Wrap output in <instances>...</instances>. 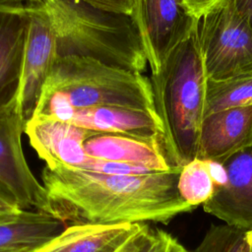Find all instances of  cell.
Listing matches in <instances>:
<instances>
[{
	"label": "cell",
	"mask_w": 252,
	"mask_h": 252,
	"mask_svg": "<svg viewBox=\"0 0 252 252\" xmlns=\"http://www.w3.org/2000/svg\"><path fill=\"white\" fill-rule=\"evenodd\" d=\"M181 168L118 175L45 165L41 180L48 214L71 224L167 223L194 209L178 192Z\"/></svg>",
	"instance_id": "1"
},
{
	"label": "cell",
	"mask_w": 252,
	"mask_h": 252,
	"mask_svg": "<svg viewBox=\"0 0 252 252\" xmlns=\"http://www.w3.org/2000/svg\"><path fill=\"white\" fill-rule=\"evenodd\" d=\"M48 14L57 57L79 56L143 73L147 56L132 16L94 8L81 0H39Z\"/></svg>",
	"instance_id": "2"
},
{
	"label": "cell",
	"mask_w": 252,
	"mask_h": 252,
	"mask_svg": "<svg viewBox=\"0 0 252 252\" xmlns=\"http://www.w3.org/2000/svg\"><path fill=\"white\" fill-rule=\"evenodd\" d=\"M198 34L199 25L151 77L167 151L181 167L197 158L204 118L207 75Z\"/></svg>",
	"instance_id": "3"
},
{
	"label": "cell",
	"mask_w": 252,
	"mask_h": 252,
	"mask_svg": "<svg viewBox=\"0 0 252 252\" xmlns=\"http://www.w3.org/2000/svg\"><path fill=\"white\" fill-rule=\"evenodd\" d=\"M43 88L63 94L76 110L119 106L157 112L151 80L86 57H57Z\"/></svg>",
	"instance_id": "4"
},
{
	"label": "cell",
	"mask_w": 252,
	"mask_h": 252,
	"mask_svg": "<svg viewBox=\"0 0 252 252\" xmlns=\"http://www.w3.org/2000/svg\"><path fill=\"white\" fill-rule=\"evenodd\" d=\"M198 36L207 78L252 76V29L233 0H221L200 20Z\"/></svg>",
	"instance_id": "5"
},
{
	"label": "cell",
	"mask_w": 252,
	"mask_h": 252,
	"mask_svg": "<svg viewBox=\"0 0 252 252\" xmlns=\"http://www.w3.org/2000/svg\"><path fill=\"white\" fill-rule=\"evenodd\" d=\"M132 18L139 31L152 74L199 25L178 0H135Z\"/></svg>",
	"instance_id": "6"
},
{
	"label": "cell",
	"mask_w": 252,
	"mask_h": 252,
	"mask_svg": "<svg viewBox=\"0 0 252 252\" xmlns=\"http://www.w3.org/2000/svg\"><path fill=\"white\" fill-rule=\"evenodd\" d=\"M24 125L18 105L0 117V195L22 210L48 214L45 189L35 178L24 155Z\"/></svg>",
	"instance_id": "7"
},
{
	"label": "cell",
	"mask_w": 252,
	"mask_h": 252,
	"mask_svg": "<svg viewBox=\"0 0 252 252\" xmlns=\"http://www.w3.org/2000/svg\"><path fill=\"white\" fill-rule=\"evenodd\" d=\"M31 7V26L18 103L24 124L33 117L57 58L56 36L48 14L38 3H32Z\"/></svg>",
	"instance_id": "8"
},
{
	"label": "cell",
	"mask_w": 252,
	"mask_h": 252,
	"mask_svg": "<svg viewBox=\"0 0 252 252\" xmlns=\"http://www.w3.org/2000/svg\"><path fill=\"white\" fill-rule=\"evenodd\" d=\"M224 179L214 187L203 204L204 211L225 224L252 230V145L242 148L222 161Z\"/></svg>",
	"instance_id": "9"
},
{
	"label": "cell",
	"mask_w": 252,
	"mask_h": 252,
	"mask_svg": "<svg viewBox=\"0 0 252 252\" xmlns=\"http://www.w3.org/2000/svg\"><path fill=\"white\" fill-rule=\"evenodd\" d=\"M32 7L0 2V117L19 103Z\"/></svg>",
	"instance_id": "10"
},
{
	"label": "cell",
	"mask_w": 252,
	"mask_h": 252,
	"mask_svg": "<svg viewBox=\"0 0 252 252\" xmlns=\"http://www.w3.org/2000/svg\"><path fill=\"white\" fill-rule=\"evenodd\" d=\"M24 133L46 166L82 168L90 158L84 143L95 132L71 123L32 117L25 124Z\"/></svg>",
	"instance_id": "11"
},
{
	"label": "cell",
	"mask_w": 252,
	"mask_h": 252,
	"mask_svg": "<svg viewBox=\"0 0 252 252\" xmlns=\"http://www.w3.org/2000/svg\"><path fill=\"white\" fill-rule=\"evenodd\" d=\"M252 145V104L212 113L203 118L197 158L220 162Z\"/></svg>",
	"instance_id": "12"
},
{
	"label": "cell",
	"mask_w": 252,
	"mask_h": 252,
	"mask_svg": "<svg viewBox=\"0 0 252 252\" xmlns=\"http://www.w3.org/2000/svg\"><path fill=\"white\" fill-rule=\"evenodd\" d=\"M84 148L90 158L131 163L157 172L181 168L161 143L127 135L95 132L85 141Z\"/></svg>",
	"instance_id": "13"
},
{
	"label": "cell",
	"mask_w": 252,
	"mask_h": 252,
	"mask_svg": "<svg viewBox=\"0 0 252 252\" xmlns=\"http://www.w3.org/2000/svg\"><path fill=\"white\" fill-rule=\"evenodd\" d=\"M71 124L94 132L121 134L158 142L166 148L162 123L155 111L119 106L83 108L76 110Z\"/></svg>",
	"instance_id": "14"
},
{
	"label": "cell",
	"mask_w": 252,
	"mask_h": 252,
	"mask_svg": "<svg viewBox=\"0 0 252 252\" xmlns=\"http://www.w3.org/2000/svg\"><path fill=\"white\" fill-rule=\"evenodd\" d=\"M144 224H70L47 242L42 252H112Z\"/></svg>",
	"instance_id": "15"
},
{
	"label": "cell",
	"mask_w": 252,
	"mask_h": 252,
	"mask_svg": "<svg viewBox=\"0 0 252 252\" xmlns=\"http://www.w3.org/2000/svg\"><path fill=\"white\" fill-rule=\"evenodd\" d=\"M66 225L40 211L23 210L15 218L0 220V252L39 247L57 237Z\"/></svg>",
	"instance_id": "16"
},
{
	"label": "cell",
	"mask_w": 252,
	"mask_h": 252,
	"mask_svg": "<svg viewBox=\"0 0 252 252\" xmlns=\"http://www.w3.org/2000/svg\"><path fill=\"white\" fill-rule=\"evenodd\" d=\"M252 104V76L216 81L207 78L204 117Z\"/></svg>",
	"instance_id": "17"
},
{
	"label": "cell",
	"mask_w": 252,
	"mask_h": 252,
	"mask_svg": "<svg viewBox=\"0 0 252 252\" xmlns=\"http://www.w3.org/2000/svg\"><path fill=\"white\" fill-rule=\"evenodd\" d=\"M214 187L215 181L209 161L196 158L182 166L178 178V192L194 209L211 197Z\"/></svg>",
	"instance_id": "18"
},
{
	"label": "cell",
	"mask_w": 252,
	"mask_h": 252,
	"mask_svg": "<svg viewBox=\"0 0 252 252\" xmlns=\"http://www.w3.org/2000/svg\"><path fill=\"white\" fill-rule=\"evenodd\" d=\"M190 252H250L247 231L228 224L213 225Z\"/></svg>",
	"instance_id": "19"
},
{
	"label": "cell",
	"mask_w": 252,
	"mask_h": 252,
	"mask_svg": "<svg viewBox=\"0 0 252 252\" xmlns=\"http://www.w3.org/2000/svg\"><path fill=\"white\" fill-rule=\"evenodd\" d=\"M79 169L94 171L104 174H118V175H140V174H148L157 171H153L149 168L126 163V162H118V161H110L103 160L98 158H90L87 163Z\"/></svg>",
	"instance_id": "20"
},
{
	"label": "cell",
	"mask_w": 252,
	"mask_h": 252,
	"mask_svg": "<svg viewBox=\"0 0 252 252\" xmlns=\"http://www.w3.org/2000/svg\"><path fill=\"white\" fill-rule=\"evenodd\" d=\"M142 252H188L170 233L162 229H152Z\"/></svg>",
	"instance_id": "21"
},
{
	"label": "cell",
	"mask_w": 252,
	"mask_h": 252,
	"mask_svg": "<svg viewBox=\"0 0 252 252\" xmlns=\"http://www.w3.org/2000/svg\"><path fill=\"white\" fill-rule=\"evenodd\" d=\"M94 8L124 15H132L135 0H81Z\"/></svg>",
	"instance_id": "22"
},
{
	"label": "cell",
	"mask_w": 252,
	"mask_h": 252,
	"mask_svg": "<svg viewBox=\"0 0 252 252\" xmlns=\"http://www.w3.org/2000/svg\"><path fill=\"white\" fill-rule=\"evenodd\" d=\"M151 230L152 228L145 223L136 234L131 236L126 242L112 252H142L149 240Z\"/></svg>",
	"instance_id": "23"
},
{
	"label": "cell",
	"mask_w": 252,
	"mask_h": 252,
	"mask_svg": "<svg viewBox=\"0 0 252 252\" xmlns=\"http://www.w3.org/2000/svg\"><path fill=\"white\" fill-rule=\"evenodd\" d=\"M179 3L198 21L221 0H178Z\"/></svg>",
	"instance_id": "24"
},
{
	"label": "cell",
	"mask_w": 252,
	"mask_h": 252,
	"mask_svg": "<svg viewBox=\"0 0 252 252\" xmlns=\"http://www.w3.org/2000/svg\"><path fill=\"white\" fill-rule=\"evenodd\" d=\"M22 209L13 201L0 195V220L17 217L22 213Z\"/></svg>",
	"instance_id": "25"
},
{
	"label": "cell",
	"mask_w": 252,
	"mask_h": 252,
	"mask_svg": "<svg viewBox=\"0 0 252 252\" xmlns=\"http://www.w3.org/2000/svg\"><path fill=\"white\" fill-rule=\"evenodd\" d=\"M233 4L238 14L252 29V0H233Z\"/></svg>",
	"instance_id": "26"
},
{
	"label": "cell",
	"mask_w": 252,
	"mask_h": 252,
	"mask_svg": "<svg viewBox=\"0 0 252 252\" xmlns=\"http://www.w3.org/2000/svg\"><path fill=\"white\" fill-rule=\"evenodd\" d=\"M37 248V247H35ZM35 248H19V249H14V250H7V251H1V252H32Z\"/></svg>",
	"instance_id": "27"
},
{
	"label": "cell",
	"mask_w": 252,
	"mask_h": 252,
	"mask_svg": "<svg viewBox=\"0 0 252 252\" xmlns=\"http://www.w3.org/2000/svg\"><path fill=\"white\" fill-rule=\"evenodd\" d=\"M22 1H31L32 3H35V2H38L39 0H0V2H5V3H18Z\"/></svg>",
	"instance_id": "28"
},
{
	"label": "cell",
	"mask_w": 252,
	"mask_h": 252,
	"mask_svg": "<svg viewBox=\"0 0 252 252\" xmlns=\"http://www.w3.org/2000/svg\"><path fill=\"white\" fill-rule=\"evenodd\" d=\"M248 234V239H249V244H250V252H252V230L247 231Z\"/></svg>",
	"instance_id": "29"
},
{
	"label": "cell",
	"mask_w": 252,
	"mask_h": 252,
	"mask_svg": "<svg viewBox=\"0 0 252 252\" xmlns=\"http://www.w3.org/2000/svg\"><path fill=\"white\" fill-rule=\"evenodd\" d=\"M44 245L45 244H43V245H41V246H39V247H37V248H35L32 252H42V250H43V247H44Z\"/></svg>",
	"instance_id": "30"
}]
</instances>
